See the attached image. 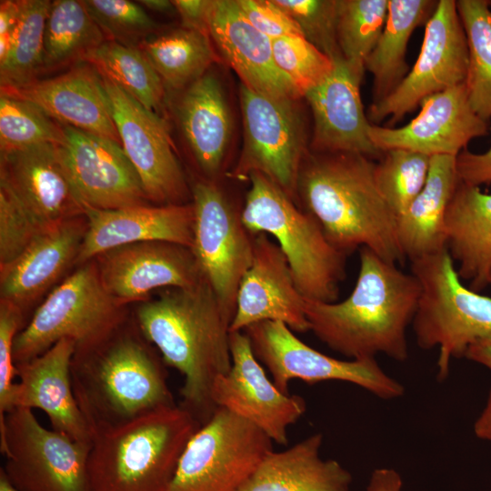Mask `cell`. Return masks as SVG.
I'll return each instance as SVG.
<instances>
[{
    "label": "cell",
    "instance_id": "6da1fadb",
    "mask_svg": "<svg viewBox=\"0 0 491 491\" xmlns=\"http://www.w3.org/2000/svg\"><path fill=\"white\" fill-rule=\"evenodd\" d=\"M232 321L205 279L167 289L142 302L135 312L139 329L165 366L183 375L180 406L201 426L217 408L212 400L215 379L231 368Z\"/></svg>",
    "mask_w": 491,
    "mask_h": 491
},
{
    "label": "cell",
    "instance_id": "7a4b0ae2",
    "mask_svg": "<svg viewBox=\"0 0 491 491\" xmlns=\"http://www.w3.org/2000/svg\"><path fill=\"white\" fill-rule=\"evenodd\" d=\"M419 295L420 286L412 273L362 247L357 279L346 299L333 303L306 299L309 331L350 359L384 354L403 362L408 357L406 329Z\"/></svg>",
    "mask_w": 491,
    "mask_h": 491
},
{
    "label": "cell",
    "instance_id": "3957f363",
    "mask_svg": "<svg viewBox=\"0 0 491 491\" xmlns=\"http://www.w3.org/2000/svg\"><path fill=\"white\" fill-rule=\"evenodd\" d=\"M375 166L359 154L311 155L300 169L297 200L340 252L347 256L366 247L397 265L406 259L397 239V216L377 188Z\"/></svg>",
    "mask_w": 491,
    "mask_h": 491
},
{
    "label": "cell",
    "instance_id": "277c9868",
    "mask_svg": "<svg viewBox=\"0 0 491 491\" xmlns=\"http://www.w3.org/2000/svg\"><path fill=\"white\" fill-rule=\"evenodd\" d=\"M154 347L126 320L100 342L75 348L71 380L92 434L176 405Z\"/></svg>",
    "mask_w": 491,
    "mask_h": 491
},
{
    "label": "cell",
    "instance_id": "5b68a950",
    "mask_svg": "<svg viewBox=\"0 0 491 491\" xmlns=\"http://www.w3.org/2000/svg\"><path fill=\"white\" fill-rule=\"evenodd\" d=\"M201 426L180 405L92 434L91 491H167L181 456Z\"/></svg>",
    "mask_w": 491,
    "mask_h": 491
},
{
    "label": "cell",
    "instance_id": "8992f818",
    "mask_svg": "<svg viewBox=\"0 0 491 491\" xmlns=\"http://www.w3.org/2000/svg\"><path fill=\"white\" fill-rule=\"evenodd\" d=\"M241 210L246 229L276 239L306 300L336 302L346 276V255L326 238L317 220L261 174H252Z\"/></svg>",
    "mask_w": 491,
    "mask_h": 491
},
{
    "label": "cell",
    "instance_id": "52a82bcc",
    "mask_svg": "<svg viewBox=\"0 0 491 491\" xmlns=\"http://www.w3.org/2000/svg\"><path fill=\"white\" fill-rule=\"evenodd\" d=\"M411 273L420 286L411 325L419 347L439 348L437 378L443 381L453 358L491 338V298L463 285L447 249L411 261Z\"/></svg>",
    "mask_w": 491,
    "mask_h": 491
},
{
    "label": "cell",
    "instance_id": "ba28073f",
    "mask_svg": "<svg viewBox=\"0 0 491 491\" xmlns=\"http://www.w3.org/2000/svg\"><path fill=\"white\" fill-rule=\"evenodd\" d=\"M127 320L124 306L105 289L94 260L81 265L35 309L17 334L15 363L31 360L62 339L75 348L93 346Z\"/></svg>",
    "mask_w": 491,
    "mask_h": 491
},
{
    "label": "cell",
    "instance_id": "9c48e42d",
    "mask_svg": "<svg viewBox=\"0 0 491 491\" xmlns=\"http://www.w3.org/2000/svg\"><path fill=\"white\" fill-rule=\"evenodd\" d=\"M89 448L43 426L32 409L14 407L0 417L1 468L19 491H91Z\"/></svg>",
    "mask_w": 491,
    "mask_h": 491
},
{
    "label": "cell",
    "instance_id": "30bf717a",
    "mask_svg": "<svg viewBox=\"0 0 491 491\" xmlns=\"http://www.w3.org/2000/svg\"><path fill=\"white\" fill-rule=\"evenodd\" d=\"M272 443L251 423L217 407L189 440L167 491H238Z\"/></svg>",
    "mask_w": 491,
    "mask_h": 491
},
{
    "label": "cell",
    "instance_id": "8fae6325",
    "mask_svg": "<svg viewBox=\"0 0 491 491\" xmlns=\"http://www.w3.org/2000/svg\"><path fill=\"white\" fill-rule=\"evenodd\" d=\"M244 143L227 176L248 181L258 173L297 201V182L305 160L303 122L293 100L257 93L243 84L239 89Z\"/></svg>",
    "mask_w": 491,
    "mask_h": 491
},
{
    "label": "cell",
    "instance_id": "7c38bea8",
    "mask_svg": "<svg viewBox=\"0 0 491 491\" xmlns=\"http://www.w3.org/2000/svg\"><path fill=\"white\" fill-rule=\"evenodd\" d=\"M191 188L195 222L191 250L205 279L234 318L242 277L254 255L253 235L216 181L203 179Z\"/></svg>",
    "mask_w": 491,
    "mask_h": 491
},
{
    "label": "cell",
    "instance_id": "4fadbf2b",
    "mask_svg": "<svg viewBox=\"0 0 491 491\" xmlns=\"http://www.w3.org/2000/svg\"><path fill=\"white\" fill-rule=\"evenodd\" d=\"M253 352L267 368L274 384L289 394V383L343 381L356 385L382 398L400 397L404 386L388 376L376 358L341 360L326 356L299 339L287 326L264 321L246 327Z\"/></svg>",
    "mask_w": 491,
    "mask_h": 491
},
{
    "label": "cell",
    "instance_id": "5bb4252c",
    "mask_svg": "<svg viewBox=\"0 0 491 491\" xmlns=\"http://www.w3.org/2000/svg\"><path fill=\"white\" fill-rule=\"evenodd\" d=\"M468 65L466 33L456 1L439 0L425 25L418 57L405 78L386 96L373 102L368 119L392 125L431 95L464 84Z\"/></svg>",
    "mask_w": 491,
    "mask_h": 491
},
{
    "label": "cell",
    "instance_id": "9a60e30c",
    "mask_svg": "<svg viewBox=\"0 0 491 491\" xmlns=\"http://www.w3.org/2000/svg\"><path fill=\"white\" fill-rule=\"evenodd\" d=\"M101 78L121 145L147 200L158 205L188 204L191 188L175 155L165 120L107 77Z\"/></svg>",
    "mask_w": 491,
    "mask_h": 491
},
{
    "label": "cell",
    "instance_id": "2e32d148",
    "mask_svg": "<svg viewBox=\"0 0 491 491\" xmlns=\"http://www.w3.org/2000/svg\"><path fill=\"white\" fill-rule=\"evenodd\" d=\"M230 352L231 368L215 379L212 388L215 406L251 423L273 442L286 446L287 428L306 412L304 398L282 392L267 377L244 331L230 332Z\"/></svg>",
    "mask_w": 491,
    "mask_h": 491
},
{
    "label": "cell",
    "instance_id": "e0dca14e",
    "mask_svg": "<svg viewBox=\"0 0 491 491\" xmlns=\"http://www.w3.org/2000/svg\"><path fill=\"white\" fill-rule=\"evenodd\" d=\"M59 156L84 209H117L145 205L140 178L122 145L62 125Z\"/></svg>",
    "mask_w": 491,
    "mask_h": 491
},
{
    "label": "cell",
    "instance_id": "ac0fdd59",
    "mask_svg": "<svg viewBox=\"0 0 491 491\" xmlns=\"http://www.w3.org/2000/svg\"><path fill=\"white\" fill-rule=\"evenodd\" d=\"M94 261L105 289L122 306L144 302L158 288L188 287L205 280L191 248L174 243L125 245Z\"/></svg>",
    "mask_w": 491,
    "mask_h": 491
},
{
    "label": "cell",
    "instance_id": "d6986e66",
    "mask_svg": "<svg viewBox=\"0 0 491 491\" xmlns=\"http://www.w3.org/2000/svg\"><path fill=\"white\" fill-rule=\"evenodd\" d=\"M419 105L417 115L401 127L371 125L369 136L378 151L457 156L471 140L488 132V123L469 104L465 83L431 95Z\"/></svg>",
    "mask_w": 491,
    "mask_h": 491
},
{
    "label": "cell",
    "instance_id": "ffe728a7",
    "mask_svg": "<svg viewBox=\"0 0 491 491\" xmlns=\"http://www.w3.org/2000/svg\"><path fill=\"white\" fill-rule=\"evenodd\" d=\"M305 304L278 245L265 233L256 235L253 259L239 285L230 332L264 321L281 322L293 332H307Z\"/></svg>",
    "mask_w": 491,
    "mask_h": 491
},
{
    "label": "cell",
    "instance_id": "44dd1931",
    "mask_svg": "<svg viewBox=\"0 0 491 491\" xmlns=\"http://www.w3.org/2000/svg\"><path fill=\"white\" fill-rule=\"evenodd\" d=\"M0 182L45 229L85 215L61 162L57 145L42 144L0 155Z\"/></svg>",
    "mask_w": 491,
    "mask_h": 491
},
{
    "label": "cell",
    "instance_id": "7402d4cb",
    "mask_svg": "<svg viewBox=\"0 0 491 491\" xmlns=\"http://www.w3.org/2000/svg\"><path fill=\"white\" fill-rule=\"evenodd\" d=\"M333 60L329 76L304 96L314 117L313 149L323 154H359L371 159L383 155L369 136L372 124L360 95L363 76L341 55Z\"/></svg>",
    "mask_w": 491,
    "mask_h": 491
},
{
    "label": "cell",
    "instance_id": "603a6c76",
    "mask_svg": "<svg viewBox=\"0 0 491 491\" xmlns=\"http://www.w3.org/2000/svg\"><path fill=\"white\" fill-rule=\"evenodd\" d=\"M86 231L76 259L84 265L118 246L141 242H168L190 247L195 214L192 203L138 205L117 209L85 208Z\"/></svg>",
    "mask_w": 491,
    "mask_h": 491
},
{
    "label": "cell",
    "instance_id": "cb8c5ba5",
    "mask_svg": "<svg viewBox=\"0 0 491 491\" xmlns=\"http://www.w3.org/2000/svg\"><path fill=\"white\" fill-rule=\"evenodd\" d=\"M75 343L62 339L42 355L16 364L19 381L9 401L14 407L39 409L48 417L52 429L71 439L90 444L92 432L76 402L71 361Z\"/></svg>",
    "mask_w": 491,
    "mask_h": 491
},
{
    "label": "cell",
    "instance_id": "d4e9b609",
    "mask_svg": "<svg viewBox=\"0 0 491 491\" xmlns=\"http://www.w3.org/2000/svg\"><path fill=\"white\" fill-rule=\"evenodd\" d=\"M30 101L56 122L121 145L99 73L80 63L54 77L1 87V92Z\"/></svg>",
    "mask_w": 491,
    "mask_h": 491
},
{
    "label": "cell",
    "instance_id": "484cf974",
    "mask_svg": "<svg viewBox=\"0 0 491 491\" xmlns=\"http://www.w3.org/2000/svg\"><path fill=\"white\" fill-rule=\"evenodd\" d=\"M209 36L246 87L274 98L296 101L301 97L277 67L272 40L245 17L236 0H215Z\"/></svg>",
    "mask_w": 491,
    "mask_h": 491
},
{
    "label": "cell",
    "instance_id": "4316f807",
    "mask_svg": "<svg viewBox=\"0 0 491 491\" xmlns=\"http://www.w3.org/2000/svg\"><path fill=\"white\" fill-rule=\"evenodd\" d=\"M86 231L85 215L40 233L14 261L0 266L1 299L24 308L75 265Z\"/></svg>",
    "mask_w": 491,
    "mask_h": 491
},
{
    "label": "cell",
    "instance_id": "83f0119b",
    "mask_svg": "<svg viewBox=\"0 0 491 491\" xmlns=\"http://www.w3.org/2000/svg\"><path fill=\"white\" fill-rule=\"evenodd\" d=\"M446 246L470 289L491 285V193L459 181L446 216Z\"/></svg>",
    "mask_w": 491,
    "mask_h": 491
},
{
    "label": "cell",
    "instance_id": "f1b7e54d",
    "mask_svg": "<svg viewBox=\"0 0 491 491\" xmlns=\"http://www.w3.org/2000/svg\"><path fill=\"white\" fill-rule=\"evenodd\" d=\"M181 130L197 166L216 181L231 136V116L222 86L211 74L189 85L178 104Z\"/></svg>",
    "mask_w": 491,
    "mask_h": 491
},
{
    "label": "cell",
    "instance_id": "f546056e",
    "mask_svg": "<svg viewBox=\"0 0 491 491\" xmlns=\"http://www.w3.org/2000/svg\"><path fill=\"white\" fill-rule=\"evenodd\" d=\"M322 443L316 433L286 450L269 451L238 491H349L350 473L321 457Z\"/></svg>",
    "mask_w": 491,
    "mask_h": 491
},
{
    "label": "cell",
    "instance_id": "4dcf8cb0",
    "mask_svg": "<svg viewBox=\"0 0 491 491\" xmlns=\"http://www.w3.org/2000/svg\"><path fill=\"white\" fill-rule=\"evenodd\" d=\"M456 156L433 155L424 188L397 217V239L410 261L446 249V216L459 183Z\"/></svg>",
    "mask_w": 491,
    "mask_h": 491
},
{
    "label": "cell",
    "instance_id": "1f68e13d",
    "mask_svg": "<svg viewBox=\"0 0 491 491\" xmlns=\"http://www.w3.org/2000/svg\"><path fill=\"white\" fill-rule=\"evenodd\" d=\"M437 1L388 0L383 32L365 64L374 76V100L390 94L409 72L406 53L409 39L421 25H426Z\"/></svg>",
    "mask_w": 491,
    "mask_h": 491
},
{
    "label": "cell",
    "instance_id": "d6a6232c",
    "mask_svg": "<svg viewBox=\"0 0 491 491\" xmlns=\"http://www.w3.org/2000/svg\"><path fill=\"white\" fill-rule=\"evenodd\" d=\"M138 47L165 86L173 89L188 86L217 61L210 36L185 28L147 37Z\"/></svg>",
    "mask_w": 491,
    "mask_h": 491
},
{
    "label": "cell",
    "instance_id": "836d02e7",
    "mask_svg": "<svg viewBox=\"0 0 491 491\" xmlns=\"http://www.w3.org/2000/svg\"><path fill=\"white\" fill-rule=\"evenodd\" d=\"M105 40L83 1H52L45 26L43 71L81 62Z\"/></svg>",
    "mask_w": 491,
    "mask_h": 491
},
{
    "label": "cell",
    "instance_id": "e575fe53",
    "mask_svg": "<svg viewBox=\"0 0 491 491\" xmlns=\"http://www.w3.org/2000/svg\"><path fill=\"white\" fill-rule=\"evenodd\" d=\"M121 86L147 110L159 115L165 85L138 46L105 40L81 60Z\"/></svg>",
    "mask_w": 491,
    "mask_h": 491
},
{
    "label": "cell",
    "instance_id": "d590c367",
    "mask_svg": "<svg viewBox=\"0 0 491 491\" xmlns=\"http://www.w3.org/2000/svg\"><path fill=\"white\" fill-rule=\"evenodd\" d=\"M468 49L465 81L469 104L484 121L491 119V6L486 0H457Z\"/></svg>",
    "mask_w": 491,
    "mask_h": 491
},
{
    "label": "cell",
    "instance_id": "8d00e7d4",
    "mask_svg": "<svg viewBox=\"0 0 491 491\" xmlns=\"http://www.w3.org/2000/svg\"><path fill=\"white\" fill-rule=\"evenodd\" d=\"M50 5L47 0H24L8 55L0 64L1 87L28 84L43 71L44 35Z\"/></svg>",
    "mask_w": 491,
    "mask_h": 491
},
{
    "label": "cell",
    "instance_id": "74e56055",
    "mask_svg": "<svg viewBox=\"0 0 491 491\" xmlns=\"http://www.w3.org/2000/svg\"><path fill=\"white\" fill-rule=\"evenodd\" d=\"M388 0H337V44L341 56L364 76L367 56L385 27Z\"/></svg>",
    "mask_w": 491,
    "mask_h": 491
},
{
    "label": "cell",
    "instance_id": "f35d334b",
    "mask_svg": "<svg viewBox=\"0 0 491 491\" xmlns=\"http://www.w3.org/2000/svg\"><path fill=\"white\" fill-rule=\"evenodd\" d=\"M62 124L35 104L0 93V155L63 141Z\"/></svg>",
    "mask_w": 491,
    "mask_h": 491
},
{
    "label": "cell",
    "instance_id": "ab89813d",
    "mask_svg": "<svg viewBox=\"0 0 491 491\" xmlns=\"http://www.w3.org/2000/svg\"><path fill=\"white\" fill-rule=\"evenodd\" d=\"M431 156L406 150L383 153L375 166L377 188L398 217L422 191L429 173Z\"/></svg>",
    "mask_w": 491,
    "mask_h": 491
},
{
    "label": "cell",
    "instance_id": "60d3db41",
    "mask_svg": "<svg viewBox=\"0 0 491 491\" xmlns=\"http://www.w3.org/2000/svg\"><path fill=\"white\" fill-rule=\"evenodd\" d=\"M275 62L301 96L325 81L334 60L304 36H284L272 41Z\"/></svg>",
    "mask_w": 491,
    "mask_h": 491
},
{
    "label": "cell",
    "instance_id": "b9f144b4",
    "mask_svg": "<svg viewBox=\"0 0 491 491\" xmlns=\"http://www.w3.org/2000/svg\"><path fill=\"white\" fill-rule=\"evenodd\" d=\"M83 3L106 40L138 46L157 28V24L138 2L85 0Z\"/></svg>",
    "mask_w": 491,
    "mask_h": 491
},
{
    "label": "cell",
    "instance_id": "7bdbcfd3",
    "mask_svg": "<svg viewBox=\"0 0 491 491\" xmlns=\"http://www.w3.org/2000/svg\"><path fill=\"white\" fill-rule=\"evenodd\" d=\"M299 25L304 37L334 59L341 55L336 35L337 0H274Z\"/></svg>",
    "mask_w": 491,
    "mask_h": 491
},
{
    "label": "cell",
    "instance_id": "ee69618b",
    "mask_svg": "<svg viewBox=\"0 0 491 491\" xmlns=\"http://www.w3.org/2000/svg\"><path fill=\"white\" fill-rule=\"evenodd\" d=\"M45 230L9 187L0 182V266L17 258Z\"/></svg>",
    "mask_w": 491,
    "mask_h": 491
},
{
    "label": "cell",
    "instance_id": "f6af8a7d",
    "mask_svg": "<svg viewBox=\"0 0 491 491\" xmlns=\"http://www.w3.org/2000/svg\"><path fill=\"white\" fill-rule=\"evenodd\" d=\"M24 311L16 305L0 300V416L9 411V401L17 376L14 344L22 330Z\"/></svg>",
    "mask_w": 491,
    "mask_h": 491
},
{
    "label": "cell",
    "instance_id": "bcb514c9",
    "mask_svg": "<svg viewBox=\"0 0 491 491\" xmlns=\"http://www.w3.org/2000/svg\"><path fill=\"white\" fill-rule=\"evenodd\" d=\"M245 17L272 41L284 36H304L297 23L274 0H236Z\"/></svg>",
    "mask_w": 491,
    "mask_h": 491
},
{
    "label": "cell",
    "instance_id": "7dc6e473",
    "mask_svg": "<svg viewBox=\"0 0 491 491\" xmlns=\"http://www.w3.org/2000/svg\"><path fill=\"white\" fill-rule=\"evenodd\" d=\"M456 163L460 182L478 187L491 184V147L480 154L464 149Z\"/></svg>",
    "mask_w": 491,
    "mask_h": 491
},
{
    "label": "cell",
    "instance_id": "c3c4849f",
    "mask_svg": "<svg viewBox=\"0 0 491 491\" xmlns=\"http://www.w3.org/2000/svg\"><path fill=\"white\" fill-rule=\"evenodd\" d=\"M215 0H174L183 28L209 35V22Z\"/></svg>",
    "mask_w": 491,
    "mask_h": 491
},
{
    "label": "cell",
    "instance_id": "681fc988",
    "mask_svg": "<svg viewBox=\"0 0 491 491\" xmlns=\"http://www.w3.org/2000/svg\"><path fill=\"white\" fill-rule=\"evenodd\" d=\"M23 5L24 0H2L0 2V64L5 60L8 55Z\"/></svg>",
    "mask_w": 491,
    "mask_h": 491
},
{
    "label": "cell",
    "instance_id": "f907efd6",
    "mask_svg": "<svg viewBox=\"0 0 491 491\" xmlns=\"http://www.w3.org/2000/svg\"><path fill=\"white\" fill-rule=\"evenodd\" d=\"M401 476L393 468L375 469L368 481L366 491H402Z\"/></svg>",
    "mask_w": 491,
    "mask_h": 491
},
{
    "label": "cell",
    "instance_id": "816d5d0a",
    "mask_svg": "<svg viewBox=\"0 0 491 491\" xmlns=\"http://www.w3.org/2000/svg\"><path fill=\"white\" fill-rule=\"evenodd\" d=\"M465 357L485 366L491 371V338L481 339L472 344Z\"/></svg>",
    "mask_w": 491,
    "mask_h": 491
},
{
    "label": "cell",
    "instance_id": "f5cc1de1",
    "mask_svg": "<svg viewBox=\"0 0 491 491\" xmlns=\"http://www.w3.org/2000/svg\"><path fill=\"white\" fill-rule=\"evenodd\" d=\"M474 432L478 438L491 442V389L486 405L474 425Z\"/></svg>",
    "mask_w": 491,
    "mask_h": 491
},
{
    "label": "cell",
    "instance_id": "db71d44e",
    "mask_svg": "<svg viewBox=\"0 0 491 491\" xmlns=\"http://www.w3.org/2000/svg\"><path fill=\"white\" fill-rule=\"evenodd\" d=\"M142 5L154 12L168 14L175 11L172 1L168 0H143L138 1Z\"/></svg>",
    "mask_w": 491,
    "mask_h": 491
},
{
    "label": "cell",
    "instance_id": "11a10c76",
    "mask_svg": "<svg viewBox=\"0 0 491 491\" xmlns=\"http://www.w3.org/2000/svg\"><path fill=\"white\" fill-rule=\"evenodd\" d=\"M0 491H19L8 480L5 472L0 467Z\"/></svg>",
    "mask_w": 491,
    "mask_h": 491
},
{
    "label": "cell",
    "instance_id": "9f6ffc18",
    "mask_svg": "<svg viewBox=\"0 0 491 491\" xmlns=\"http://www.w3.org/2000/svg\"><path fill=\"white\" fill-rule=\"evenodd\" d=\"M490 6H491V1H490Z\"/></svg>",
    "mask_w": 491,
    "mask_h": 491
}]
</instances>
